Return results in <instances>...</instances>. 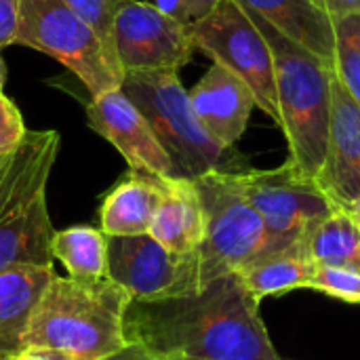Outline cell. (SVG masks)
Segmentation results:
<instances>
[{
	"label": "cell",
	"mask_w": 360,
	"mask_h": 360,
	"mask_svg": "<svg viewBox=\"0 0 360 360\" xmlns=\"http://www.w3.org/2000/svg\"><path fill=\"white\" fill-rule=\"evenodd\" d=\"M124 338L160 359L283 360L259 316V300L236 274L217 278L192 295L131 302Z\"/></svg>",
	"instance_id": "1"
},
{
	"label": "cell",
	"mask_w": 360,
	"mask_h": 360,
	"mask_svg": "<svg viewBox=\"0 0 360 360\" xmlns=\"http://www.w3.org/2000/svg\"><path fill=\"white\" fill-rule=\"evenodd\" d=\"M131 302V295L110 278L80 285L55 276L34 308L27 352L57 360L105 359L127 344L124 314Z\"/></svg>",
	"instance_id": "2"
},
{
	"label": "cell",
	"mask_w": 360,
	"mask_h": 360,
	"mask_svg": "<svg viewBox=\"0 0 360 360\" xmlns=\"http://www.w3.org/2000/svg\"><path fill=\"white\" fill-rule=\"evenodd\" d=\"M247 15L272 51L278 127L289 146V162L319 179L327 150L333 70L259 15Z\"/></svg>",
	"instance_id": "3"
},
{
	"label": "cell",
	"mask_w": 360,
	"mask_h": 360,
	"mask_svg": "<svg viewBox=\"0 0 360 360\" xmlns=\"http://www.w3.org/2000/svg\"><path fill=\"white\" fill-rule=\"evenodd\" d=\"M15 44L57 59L91 97L122 86L124 72L114 49L63 0H21Z\"/></svg>",
	"instance_id": "4"
},
{
	"label": "cell",
	"mask_w": 360,
	"mask_h": 360,
	"mask_svg": "<svg viewBox=\"0 0 360 360\" xmlns=\"http://www.w3.org/2000/svg\"><path fill=\"white\" fill-rule=\"evenodd\" d=\"M120 89L146 116L179 177L196 179L224 169L230 150L217 146L198 122L177 70L124 72Z\"/></svg>",
	"instance_id": "5"
},
{
	"label": "cell",
	"mask_w": 360,
	"mask_h": 360,
	"mask_svg": "<svg viewBox=\"0 0 360 360\" xmlns=\"http://www.w3.org/2000/svg\"><path fill=\"white\" fill-rule=\"evenodd\" d=\"M202 211L205 238L196 251L200 287L236 274L251 262L274 251L255 209L236 188L230 169H215L194 179Z\"/></svg>",
	"instance_id": "6"
},
{
	"label": "cell",
	"mask_w": 360,
	"mask_h": 360,
	"mask_svg": "<svg viewBox=\"0 0 360 360\" xmlns=\"http://www.w3.org/2000/svg\"><path fill=\"white\" fill-rule=\"evenodd\" d=\"M230 175L262 217L274 249L308 238L323 219L340 209L316 177L302 173L289 160L276 169L230 171Z\"/></svg>",
	"instance_id": "7"
},
{
	"label": "cell",
	"mask_w": 360,
	"mask_h": 360,
	"mask_svg": "<svg viewBox=\"0 0 360 360\" xmlns=\"http://www.w3.org/2000/svg\"><path fill=\"white\" fill-rule=\"evenodd\" d=\"M188 34L194 49L236 74L251 89L255 105L278 124L272 51L247 11L236 0H219L205 19L188 27Z\"/></svg>",
	"instance_id": "8"
},
{
	"label": "cell",
	"mask_w": 360,
	"mask_h": 360,
	"mask_svg": "<svg viewBox=\"0 0 360 360\" xmlns=\"http://www.w3.org/2000/svg\"><path fill=\"white\" fill-rule=\"evenodd\" d=\"M108 278L133 302L184 297L202 289L196 253L177 255L150 234L108 236Z\"/></svg>",
	"instance_id": "9"
},
{
	"label": "cell",
	"mask_w": 360,
	"mask_h": 360,
	"mask_svg": "<svg viewBox=\"0 0 360 360\" xmlns=\"http://www.w3.org/2000/svg\"><path fill=\"white\" fill-rule=\"evenodd\" d=\"M112 44L122 72H179L196 51L188 27L148 0H120L116 4Z\"/></svg>",
	"instance_id": "10"
},
{
	"label": "cell",
	"mask_w": 360,
	"mask_h": 360,
	"mask_svg": "<svg viewBox=\"0 0 360 360\" xmlns=\"http://www.w3.org/2000/svg\"><path fill=\"white\" fill-rule=\"evenodd\" d=\"M86 124L120 152L131 171L152 177H179L146 116L122 89L91 97Z\"/></svg>",
	"instance_id": "11"
},
{
	"label": "cell",
	"mask_w": 360,
	"mask_h": 360,
	"mask_svg": "<svg viewBox=\"0 0 360 360\" xmlns=\"http://www.w3.org/2000/svg\"><path fill=\"white\" fill-rule=\"evenodd\" d=\"M319 184L342 209L360 198V105L335 76L331 78L329 133Z\"/></svg>",
	"instance_id": "12"
},
{
	"label": "cell",
	"mask_w": 360,
	"mask_h": 360,
	"mask_svg": "<svg viewBox=\"0 0 360 360\" xmlns=\"http://www.w3.org/2000/svg\"><path fill=\"white\" fill-rule=\"evenodd\" d=\"M188 93L207 135L224 150H232L247 131L253 108H257L251 89L236 74L213 63Z\"/></svg>",
	"instance_id": "13"
},
{
	"label": "cell",
	"mask_w": 360,
	"mask_h": 360,
	"mask_svg": "<svg viewBox=\"0 0 360 360\" xmlns=\"http://www.w3.org/2000/svg\"><path fill=\"white\" fill-rule=\"evenodd\" d=\"M148 234L177 255L198 251L205 238V211L194 179H160V200Z\"/></svg>",
	"instance_id": "14"
},
{
	"label": "cell",
	"mask_w": 360,
	"mask_h": 360,
	"mask_svg": "<svg viewBox=\"0 0 360 360\" xmlns=\"http://www.w3.org/2000/svg\"><path fill=\"white\" fill-rule=\"evenodd\" d=\"M55 276V268L36 266H19L0 274V360H17L27 352L34 308Z\"/></svg>",
	"instance_id": "15"
},
{
	"label": "cell",
	"mask_w": 360,
	"mask_h": 360,
	"mask_svg": "<svg viewBox=\"0 0 360 360\" xmlns=\"http://www.w3.org/2000/svg\"><path fill=\"white\" fill-rule=\"evenodd\" d=\"M53 234L42 192L0 224V274L19 266L53 268Z\"/></svg>",
	"instance_id": "16"
},
{
	"label": "cell",
	"mask_w": 360,
	"mask_h": 360,
	"mask_svg": "<svg viewBox=\"0 0 360 360\" xmlns=\"http://www.w3.org/2000/svg\"><path fill=\"white\" fill-rule=\"evenodd\" d=\"M333 70V21L312 0H236Z\"/></svg>",
	"instance_id": "17"
},
{
	"label": "cell",
	"mask_w": 360,
	"mask_h": 360,
	"mask_svg": "<svg viewBox=\"0 0 360 360\" xmlns=\"http://www.w3.org/2000/svg\"><path fill=\"white\" fill-rule=\"evenodd\" d=\"M160 179L131 171L103 198L99 230L105 236L148 234L160 200Z\"/></svg>",
	"instance_id": "18"
},
{
	"label": "cell",
	"mask_w": 360,
	"mask_h": 360,
	"mask_svg": "<svg viewBox=\"0 0 360 360\" xmlns=\"http://www.w3.org/2000/svg\"><path fill=\"white\" fill-rule=\"evenodd\" d=\"M316 266L319 264L312 257L308 238H302L251 262L236 272V278L253 297L262 302L264 297L306 289L316 272Z\"/></svg>",
	"instance_id": "19"
},
{
	"label": "cell",
	"mask_w": 360,
	"mask_h": 360,
	"mask_svg": "<svg viewBox=\"0 0 360 360\" xmlns=\"http://www.w3.org/2000/svg\"><path fill=\"white\" fill-rule=\"evenodd\" d=\"M53 257L63 264L68 278L95 285L108 278V236L99 228L72 226L53 234Z\"/></svg>",
	"instance_id": "20"
},
{
	"label": "cell",
	"mask_w": 360,
	"mask_h": 360,
	"mask_svg": "<svg viewBox=\"0 0 360 360\" xmlns=\"http://www.w3.org/2000/svg\"><path fill=\"white\" fill-rule=\"evenodd\" d=\"M319 266H340L360 272V232L346 209H335L308 236Z\"/></svg>",
	"instance_id": "21"
},
{
	"label": "cell",
	"mask_w": 360,
	"mask_h": 360,
	"mask_svg": "<svg viewBox=\"0 0 360 360\" xmlns=\"http://www.w3.org/2000/svg\"><path fill=\"white\" fill-rule=\"evenodd\" d=\"M333 21V76L360 105V15Z\"/></svg>",
	"instance_id": "22"
},
{
	"label": "cell",
	"mask_w": 360,
	"mask_h": 360,
	"mask_svg": "<svg viewBox=\"0 0 360 360\" xmlns=\"http://www.w3.org/2000/svg\"><path fill=\"white\" fill-rule=\"evenodd\" d=\"M306 289H314L348 304H360V272L340 266H316Z\"/></svg>",
	"instance_id": "23"
},
{
	"label": "cell",
	"mask_w": 360,
	"mask_h": 360,
	"mask_svg": "<svg viewBox=\"0 0 360 360\" xmlns=\"http://www.w3.org/2000/svg\"><path fill=\"white\" fill-rule=\"evenodd\" d=\"M76 15H80L93 30L114 49L112 44V19L118 2L112 0H63Z\"/></svg>",
	"instance_id": "24"
},
{
	"label": "cell",
	"mask_w": 360,
	"mask_h": 360,
	"mask_svg": "<svg viewBox=\"0 0 360 360\" xmlns=\"http://www.w3.org/2000/svg\"><path fill=\"white\" fill-rule=\"evenodd\" d=\"M25 133L27 129L19 108L4 93H0V156L13 152L23 141Z\"/></svg>",
	"instance_id": "25"
},
{
	"label": "cell",
	"mask_w": 360,
	"mask_h": 360,
	"mask_svg": "<svg viewBox=\"0 0 360 360\" xmlns=\"http://www.w3.org/2000/svg\"><path fill=\"white\" fill-rule=\"evenodd\" d=\"M148 2L154 4L165 15H169L171 19H175L177 23L190 27L192 23L205 19L217 6L219 0H148Z\"/></svg>",
	"instance_id": "26"
},
{
	"label": "cell",
	"mask_w": 360,
	"mask_h": 360,
	"mask_svg": "<svg viewBox=\"0 0 360 360\" xmlns=\"http://www.w3.org/2000/svg\"><path fill=\"white\" fill-rule=\"evenodd\" d=\"M21 0H0V49L15 44Z\"/></svg>",
	"instance_id": "27"
},
{
	"label": "cell",
	"mask_w": 360,
	"mask_h": 360,
	"mask_svg": "<svg viewBox=\"0 0 360 360\" xmlns=\"http://www.w3.org/2000/svg\"><path fill=\"white\" fill-rule=\"evenodd\" d=\"M101 360H160L150 348L139 342H127L120 350L112 352L110 356Z\"/></svg>",
	"instance_id": "28"
},
{
	"label": "cell",
	"mask_w": 360,
	"mask_h": 360,
	"mask_svg": "<svg viewBox=\"0 0 360 360\" xmlns=\"http://www.w3.org/2000/svg\"><path fill=\"white\" fill-rule=\"evenodd\" d=\"M319 6L331 19L344 15H360V0H319Z\"/></svg>",
	"instance_id": "29"
},
{
	"label": "cell",
	"mask_w": 360,
	"mask_h": 360,
	"mask_svg": "<svg viewBox=\"0 0 360 360\" xmlns=\"http://www.w3.org/2000/svg\"><path fill=\"white\" fill-rule=\"evenodd\" d=\"M348 213H350V217H352V221H354V226L359 228L360 232V198H356L348 209H346Z\"/></svg>",
	"instance_id": "30"
},
{
	"label": "cell",
	"mask_w": 360,
	"mask_h": 360,
	"mask_svg": "<svg viewBox=\"0 0 360 360\" xmlns=\"http://www.w3.org/2000/svg\"><path fill=\"white\" fill-rule=\"evenodd\" d=\"M2 86H4V68H2V59H0V93H2Z\"/></svg>",
	"instance_id": "31"
},
{
	"label": "cell",
	"mask_w": 360,
	"mask_h": 360,
	"mask_svg": "<svg viewBox=\"0 0 360 360\" xmlns=\"http://www.w3.org/2000/svg\"><path fill=\"white\" fill-rule=\"evenodd\" d=\"M160 359V356H158ZM160 360H198V359H184V356H165V359Z\"/></svg>",
	"instance_id": "32"
},
{
	"label": "cell",
	"mask_w": 360,
	"mask_h": 360,
	"mask_svg": "<svg viewBox=\"0 0 360 360\" xmlns=\"http://www.w3.org/2000/svg\"><path fill=\"white\" fill-rule=\"evenodd\" d=\"M112 2H120V0H112Z\"/></svg>",
	"instance_id": "33"
}]
</instances>
